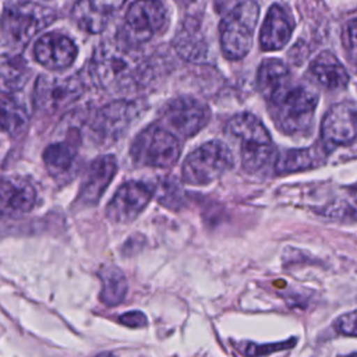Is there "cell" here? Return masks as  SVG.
I'll return each instance as SVG.
<instances>
[{"instance_id": "cell-1", "label": "cell", "mask_w": 357, "mask_h": 357, "mask_svg": "<svg viewBox=\"0 0 357 357\" xmlns=\"http://www.w3.org/2000/svg\"><path fill=\"white\" fill-rule=\"evenodd\" d=\"M91 74L105 91L128 93L142 85L146 66L135 47H130L120 40L103 42L93 52Z\"/></svg>"}, {"instance_id": "cell-2", "label": "cell", "mask_w": 357, "mask_h": 357, "mask_svg": "<svg viewBox=\"0 0 357 357\" xmlns=\"http://www.w3.org/2000/svg\"><path fill=\"white\" fill-rule=\"evenodd\" d=\"M226 134L238 141L241 166L250 174L265 169L276 156L275 145L268 130L251 113L233 116L226 124Z\"/></svg>"}, {"instance_id": "cell-3", "label": "cell", "mask_w": 357, "mask_h": 357, "mask_svg": "<svg viewBox=\"0 0 357 357\" xmlns=\"http://www.w3.org/2000/svg\"><path fill=\"white\" fill-rule=\"evenodd\" d=\"M271 114L286 134L305 131L314 117L318 95L305 85H289L283 92L269 100Z\"/></svg>"}, {"instance_id": "cell-4", "label": "cell", "mask_w": 357, "mask_h": 357, "mask_svg": "<svg viewBox=\"0 0 357 357\" xmlns=\"http://www.w3.org/2000/svg\"><path fill=\"white\" fill-rule=\"evenodd\" d=\"M259 7L254 0L237 3L220 21V47L226 59L240 60L251 49Z\"/></svg>"}, {"instance_id": "cell-5", "label": "cell", "mask_w": 357, "mask_h": 357, "mask_svg": "<svg viewBox=\"0 0 357 357\" xmlns=\"http://www.w3.org/2000/svg\"><path fill=\"white\" fill-rule=\"evenodd\" d=\"M54 20L56 13L50 7L32 1H17L6 6L0 28L8 42L24 46Z\"/></svg>"}, {"instance_id": "cell-6", "label": "cell", "mask_w": 357, "mask_h": 357, "mask_svg": "<svg viewBox=\"0 0 357 357\" xmlns=\"http://www.w3.org/2000/svg\"><path fill=\"white\" fill-rule=\"evenodd\" d=\"M233 166V155L229 146L218 139L208 141L192 151L184 160L183 180L191 185H206Z\"/></svg>"}, {"instance_id": "cell-7", "label": "cell", "mask_w": 357, "mask_h": 357, "mask_svg": "<svg viewBox=\"0 0 357 357\" xmlns=\"http://www.w3.org/2000/svg\"><path fill=\"white\" fill-rule=\"evenodd\" d=\"M180 152L177 135L159 124L144 128L131 145L132 160L151 167H172L178 160Z\"/></svg>"}, {"instance_id": "cell-8", "label": "cell", "mask_w": 357, "mask_h": 357, "mask_svg": "<svg viewBox=\"0 0 357 357\" xmlns=\"http://www.w3.org/2000/svg\"><path fill=\"white\" fill-rule=\"evenodd\" d=\"M167 22V11L159 0H135L127 14L117 40L137 47L160 32Z\"/></svg>"}, {"instance_id": "cell-9", "label": "cell", "mask_w": 357, "mask_h": 357, "mask_svg": "<svg viewBox=\"0 0 357 357\" xmlns=\"http://www.w3.org/2000/svg\"><path fill=\"white\" fill-rule=\"evenodd\" d=\"M84 93V85L75 75H40L33 89V105L40 113L53 114L67 109Z\"/></svg>"}, {"instance_id": "cell-10", "label": "cell", "mask_w": 357, "mask_h": 357, "mask_svg": "<svg viewBox=\"0 0 357 357\" xmlns=\"http://www.w3.org/2000/svg\"><path fill=\"white\" fill-rule=\"evenodd\" d=\"M142 107L138 102L116 100L95 114L89 127L91 134L99 144H110L126 134L131 124L139 117Z\"/></svg>"}, {"instance_id": "cell-11", "label": "cell", "mask_w": 357, "mask_h": 357, "mask_svg": "<svg viewBox=\"0 0 357 357\" xmlns=\"http://www.w3.org/2000/svg\"><path fill=\"white\" fill-rule=\"evenodd\" d=\"M208 106L191 96H180L167 103L163 110V120L180 137L188 138L201 131L209 121Z\"/></svg>"}, {"instance_id": "cell-12", "label": "cell", "mask_w": 357, "mask_h": 357, "mask_svg": "<svg viewBox=\"0 0 357 357\" xmlns=\"http://www.w3.org/2000/svg\"><path fill=\"white\" fill-rule=\"evenodd\" d=\"M325 145H347L357 138V102L343 100L332 105L321 123Z\"/></svg>"}, {"instance_id": "cell-13", "label": "cell", "mask_w": 357, "mask_h": 357, "mask_svg": "<svg viewBox=\"0 0 357 357\" xmlns=\"http://www.w3.org/2000/svg\"><path fill=\"white\" fill-rule=\"evenodd\" d=\"M152 188L142 181H127L113 195L106 206V216L113 223L132 222L148 205Z\"/></svg>"}, {"instance_id": "cell-14", "label": "cell", "mask_w": 357, "mask_h": 357, "mask_svg": "<svg viewBox=\"0 0 357 357\" xmlns=\"http://www.w3.org/2000/svg\"><path fill=\"white\" fill-rule=\"evenodd\" d=\"M36 202L33 185L24 177H0V218H22Z\"/></svg>"}, {"instance_id": "cell-15", "label": "cell", "mask_w": 357, "mask_h": 357, "mask_svg": "<svg viewBox=\"0 0 357 357\" xmlns=\"http://www.w3.org/2000/svg\"><path fill=\"white\" fill-rule=\"evenodd\" d=\"M117 172V162L113 155H103L96 158L88 167L78 197V206H93L103 195L105 190L112 183Z\"/></svg>"}, {"instance_id": "cell-16", "label": "cell", "mask_w": 357, "mask_h": 357, "mask_svg": "<svg viewBox=\"0 0 357 357\" xmlns=\"http://www.w3.org/2000/svg\"><path fill=\"white\" fill-rule=\"evenodd\" d=\"M75 43L66 35L50 32L40 36L33 46L36 61L50 70H63L77 57Z\"/></svg>"}, {"instance_id": "cell-17", "label": "cell", "mask_w": 357, "mask_h": 357, "mask_svg": "<svg viewBox=\"0 0 357 357\" xmlns=\"http://www.w3.org/2000/svg\"><path fill=\"white\" fill-rule=\"evenodd\" d=\"M126 0H78L73 8L75 24L89 32L99 33L107 25L109 17L124 4Z\"/></svg>"}, {"instance_id": "cell-18", "label": "cell", "mask_w": 357, "mask_h": 357, "mask_svg": "<svg viewBox=\"0 0 357 357\" xmlns=\"http://www.w3.org/2000/svg\"><path fill=\"white\" fill-rule=\"evenodd\" d=\"M293 32V21L289 14L278 4H273L264 20L259 42L266 52L282 49L290 39Z\"/></svg>"}, {"instance_id": "cell-19", "label": "cell", "mask_w": 357, "mask_h": 357, "mask_svg": "<svg viewBox=\"0 0 357 357\" xmlns=\"http://www.w3.org/2000/svg\"><path fill=\"white\" fill-rule=\"evenodd\" d=\"M289 85H291V78L284 63L278 59H266L261 63L257 73V86L268 102Z\"/></svg>"}, {"instance_id": "cell-20", "label": "cell", "mask_w": 357, "mask_h": 357, "mask_svg": "<svg viewBox=\"0 0 357 357\" xmlns=\"http://www.w3.org/2000/svg\"><path fill=\"white\" fill-rule=\"evenodd\" d=\"M326 158V151L318 144L310 148L287 149L282 152L275 160V169L279 174H287L294 172H301L312 167H318L324 163Z\"/></svg>"}, {"instance_id": "cell-21", "label": "cell", "mask_w": 357, "mask_h": 357, "mask_svg": "<svg viewBox=\"0 0 357 357\" xmlns=\"http://www.w3.org/2000/svg\"><path fill=\"white\" fill-rule=\"evenodd\" d=\"M310 73L326 89H342L349 82V74L342 63L329 52L319 53L310 64Z\"/></svg>"}, {"instance_id": "cell-22", "label": "cell", "mask_w": 357, "mask_h": 357, "mask_svg": "<svg viewBox=\"0 0 357 357\" xmlns=\"http://www.w3.org/2000/svg\"><path fill=\"white\" fill-rule=\"evenodd\" d=\"M31 77V68L21 54L0 53V93L18 92Z\"/></svg>"}, {"instance_id": "cell-23", "label": "cell", "mask_w": 357, "mask_h": 357, "mask_svg": "<svg viewBox=\"0 0 357 357\" xmlns=\"http://www.w3.org/2000/svg\"><path fill=\"white\" fill-rule=\"evenodd\" d=\"M77 160V145L68 141L50 144L43 152V162L47 172L54 177H66Z\"/></svg>"}, {"instance_id": "cell-24", "label": "cell", "mask_w": 357, "mask_h": 357, "mask_svg": "<svg viewBox=\"0 0 357 357\" xmlns=\"http://www.w3.org/2000/svg\"><path fill=\"white\" fill-rule=\"evenodd\" d=\"M28 124V113L8 93L0 95V131L7 135L21 134Z\"/></svg>"}, {"instance_id": "cell-25", "label": "cell", "mask_w": 357, "mask_h": 357, "mask_svg": "<svg viewBox=\"0 0 357 357\" xmlns=\"http://www.w3.org/2000/svg\"><path fill=\"white\" fill-rule=\"evenodd\" d=\"M102 291L100 300L103 304L113 307L120 304L127 294V280L124 273L114 265H107L100 271Z\"/></svg>"}, {"instance_id": "cell-26", "label": "cell", "mask_w": 357, "mask_h": 357, "mask_svg": "<svg viewBox=\"0 0 357 357\" xmlns=\"http://www.w3.org/2000/svg\"><path fill=\"white\" fill-rule=\"evenodd\" d=\"M176 47L181 57L191 61H199L206 56L205 42L202 36L194 29H183L177 36Z\"/></svg>"}, {"instance_id": "cell-27", "label": "cell", "mask_w": 357, "mask_h": 357, "mask_svg": "<svg viewBox=\"0 0 357 357\" xmlns=\"http://www.w3.org/2000/svg\"><path fill=\"white\" fill-rule=\"evenodd\" d=\"M331 218L357 219V188L349 190L336 199H333L325 209Z\"/></svg>"}, {"instance_id": "cell-28", "label": "cell", "mask_w": 357, "mask_h": 357, "mask_svg": "<svg viewBox=\"0 0 357 357\" xmlns=\"http://www.w3.org/2000/svg\"><path fill=\"white\" fill-rule=\"evenodd\" d=\"M343 45L349 59L357 66V18L346 24L343 31Z\"/></svg>"}, {"instance_id": "cell-29", "label": "cell", "mask_w": 357, "mask_h": 357, "mask_svg": "<svg viewBox=\"0 0 357 357\" xmlns=\"http://www.w3.org/2000/svg\"><path fill=\"white\" fill-rule=\"evenodd\" d=\"M335 328L343 335L357 336V310L340 315L335 322Z\"/></svg>"}, {"instance_id": "cell-30", "label": "cell", "mask_w": 357, "mask_h": 357, "mask_svg": "<svg viewBox=\"0 0 357 357\" xmlns=\"http://www.w3.org/2000/svg\"><path fill=\"white\" fill-rule=\"evenodd\" d=\"M120 321L127 325V326H132V328H138V326H144L146 324V318L141 311H130L124 315L120 317Z\"/></svg>"}, {"instance_id": "cell-31", "label": "cell", "mask_w": 357, "mask_h": 357, "mask_svg": "<svg viewBox=\"0 0 357 357\" xmlns=\"http://www.w3.org/2000/svg\"><path fill=\"white\" fill-rule=\"evenodd\" d=\"M237 3H238V0H215V8L218 13H220L223 15L227 11H230Z\"/></svg>"}, {"instance_id": "cell-32", "label": "cell", "mask_w": 357, "mask_h": 357, "mask_svg": "<svg viewBox=\"0 0 357 357\" xmlns=\"http://www.w3.org/2000/svg\"><path fill=\"white\" fill-rule=\"evenodd\" d=\"M180 4H184V6H187V4H191L192 1H195V0H177Z\"/></svg>"}]
</instances>
